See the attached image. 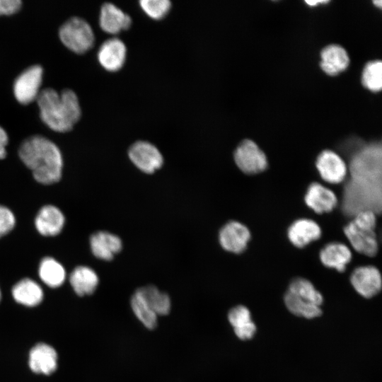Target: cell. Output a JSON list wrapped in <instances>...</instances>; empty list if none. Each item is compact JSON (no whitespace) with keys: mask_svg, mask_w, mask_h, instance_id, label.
I'll return each instance as SVG.
<instances>
[{"mask_svg":"<svg viewBox=\"0 0 382 382\" xmlns=\"http://www.w3.org/2000/svg\"><path fill=\"white\" fill-rule=\"evenodd\" d=\"M18 155L37 182L51 185L61 179L63 167L61 151L46 137L35 135L27 138L21 143Z\"/></svg>","mask_w":382,"mask_h":382,"instance_id":"6da1fadb","label":"cell"},{"mask_svg":"<svg viewBox=\"0 0 382 382\" xmlns=\"http://www.w3.org/2000/svg\"><path fill=\"white\" fill-rule=\"evenodd\" d=\"M36 100L42 120L54 131L68 132L80 119L79 101L72 90L59 93L47 88L40 91Z\"/></svg>","mask_w":382,"mask_h":382,"instance_id":"7a4b0ae2","label":"cell"},{"mask_svg":"<svg viewBox=\"0 0 382 382\" xmlns=\"http://www.w3.org/2000/svg\"><path fill=\"white\" fill-rule=\"evenodd\" d=\"M342 208L344 214L349 217H353L364 210L380 214L381 183L349 180L344 188Z\"/></svg>","mask_w":382,"mask_h":382,"instance_id":"3957f363","label":"cell"},{"mask_svg":"<svg viewBox=\"0 0 382 382\" xmlns=\"http://www.w3.org/2000/svg\"><path fill=\"white\" fill-rule=\"evenodd\" d=\"M376 226V214L370 210H364L354 215L343 230L347 240L357 252L373 257L378 250Z\"/></svg>","mask_w":382,"mask_h":382,"instance_id":"277c9868","label":"cell"},{"mask_svg":"<svg viewBox=\"0 0 382 382\" xmlns=\"http://www.w3.org/2000/svg\"><path fill=\"white\" fill-rule=\"evenodd\" d=\"M381 144L372 143L357 151L349 163L352 180L381 183Z\"/></svg>","mask_w":382,"mask_h":382,"instance_id":"5b68a950","label":"cell"},{"mask_svg":"<svg viewBox=\"0 0 382 382\" xmlns=\"http://www.w3.org/2000/svg\"><path fill=\"white\" fill-rule=\"evenodd\" d=\"M59 35L66 47L79 54L89 50L95 40L94 33L89 23L76 16L64 23L59 28Z\"/></svg>","mask_w":382,"mask_h":382,"instance_id":"8992f818","label":"cell"},{"mask_svg":"<svg viewBox=\"0 0 382 382\" xmlns=\"http://www.w3.org/2000/svg\"><path fill=\"white\" fill-rule=\"evenodd\" d=\"M234 161L238 168L246 174H257L267 167L265 153L252 140H243L234 152Z\"/></svg>","mask_w":382,"mask_h":382,"instance_id":"52a82bcc","label":"cell"},{"mask_svg":"<svg viewBox=\"0 0 382 382\" xmlns=\"http://www.w3.org/2000/svg\"><path fill=\"white\" fill-rule=\"evenodd\" d=\"M43 69L41 66H30L22 71L13 83V93L17 100L28 104L36 100L40 91Z\"/></svg>","mask_w":382,"mask_h":382,"instance_id":"ba28073f","label":"cell"},{"mask_svg":"<svg viewBox=\"0 0 382 382\" xmlns=\"http://www.w3.org/2000/svg\"><path fill=\"white\" fill-rule=\"evenodd\" d=\"M131 161L140 170L151 174L162 166L163 158L159 150L151 143L137 141L129 149Z\"/></svg>","mask_w":382,"mask_h":382,"instance_id":"9c48e42d","label":"cell"},{"mask_svg":"<svg viewBox=\"0 0 382 382\" xmlns=\"http://www.w3.org/2000/svg\"><path fill=\"white\" fill-rule=\"evenodd\" d=\"M251 237L248 227L237 221H231L222 226L219 233V241L226 251L239 254L247 248Z\"/></svg>","mask_w":382,"mask_h":382,"instance_id":"30bf717a","label":"cell"},{"mask_svg":"<svg viewBox=\"0 0 382 382\" xmlns=\"http://www.w3.org/2000/svg\"><path fill=\"white\" fill-rule=\"evenodd\" d=\"M316 166L321 178L330 184L342 183L347 173V167L343 159L331 150H324L320 153Z\"/></svg>","mask_w":382,"mask_h":382,"instance_id":"8fae6325","label":"cell"},{"mask_svg":"<svg viewBox=\"0 0 382 382\" xmlns=\"http://www.w3.org/2000/svg\"><path fill=\"white\" fill-rule=\"evenodd\" d=\"M354 289L364 298L376 296L381 289V276L379 270L373 265L357 267L350 276Z\"/></svg>","mask_w":382,"mask_h":382,"instance_id":"7c38bea8","label":"cell"},{"mask_svg":"<svg viewBox=\"0 0 382 382\" xmlns=\"http://www.w3.org/2000/svg\"><path fill=\"white\" fill-rule=\"evenodd\" d=\"M306 204L317 214L332 212L337 205L335 194L318 183H312L304 196Z\"/></svg>","mask_w":382,"mask_h":382,"instance_id":"4fadbf2b","label":"cell"},{"mask_svg":"<svg viewBox=\"0 0 382 382\" xmlns=\"http://www.w3.org/2000/svg\"><path fill=\"white\" fill-rule=\"evenodd\" d=\"M127 49L124 42L117 37L105 40L98 52L100 65L109 71L120 69L126 59Z\"/></svg>","mask_w":382,"mask_h":382,"instance_id":"5bb4252c","label":"cell"},{"mask_svg":"<svg viewBox=\"0 0 382 382\" xmlns=\"http://www.w3.org/2000/svg\"><path fill=\"white\" fill-rule=\"evenodd\" d=\"M64 224V214L58 207L52 204L42 207L35 219L37 231L45 236H54L59 234Z\"/></svg>","mask_w":382,"mask_h":382,"instance_id":"9a60e30c","label":"cell"},{"mask_svg":"<svg viewBox=\"0 0 382 382\" xmlns=\"http://www.w3.org/2000/svg\"><path fill=\"white\" fill-rule=\"evenodd\" d=\"M321 228L313 220L300 219L294 221L287 230L289 241L296 248H304L310 243L319 239Z\"/></svg>","mask_w":382,"mask_h":382,"instance_id":"2e32d148","label":"cell"},{"mask_svg":"<svg viewBox=\"0 0 382 382\" xmlns=\"http://www.w3.org/2000/svg\"><path fill=\"white\" fill-rule=\"evenodd\" d=\"M28 364L33 372L49 375L57 369V354L50 345L39 343L30 350Z\"/></svg>","mask_w":382,"mask_h":382,"instance_id":"e0dca14e","label":"cell"},{"mask_svg":"<svg viewBox=\"0 0 382 382\" xmlns=\"http://www.w3.org/2000/svg\"><path fill=\"white\" fill-rule=\"evenodd\" d=\"M134 294L157 316H166L170 313L171 302L169 296L156 286L147 285L140 287Z\"/></svg>","mask_w":382,"mask_h":382,"instance_id":"ac0fdd59","label":"cell"},{"mask_svg":"<svg viewBox=\"0 0 382 382\" xmlns=\"http://www.w3.org/2000/svg\"><path fill=\"white\" fill-rule=\"evenodd\" d=\"M93 254L98 259L111 260L122 248L120 238L108 231H98L90 237Z\"/></svg>","mask_w":382,"mask_h":382,"instance_id":"d6986e66","label":"cell"},{"mask_svg":"<svg viewBox=\"0 0 382 382\" xmlns=\"http://www.w3.org/2000/svg\"><path fill=\"white\" fill-rule=\"evenodd\" d=\"M99 21L102 30L110 34H117L127 30L132 24L130 16L111 3L102 6Z\"/></svg>","mask_w":382,"mask_h":382,"instance_id":"ffe728a7","label":"cell"},{"mask_svg":"<svg viewBox=\"0 0 382 382\" xmlns=\"http://www.w3.org/2000/svg\"><path fill=\"white\" fill-rule=\"evenodd\" d=\"M319 257L324 266L343 272L347 265L352 260V253L346 245L339 242H332L320 250Z\"/></svg>","mask_w":382,"mask_h":382,"instance_id":"44dd1931","label":"cell"},{"mask_svg":"<svg viewBox=\"0 0 382 382\" xmlns=\"http://www.w3.org/2000/svg\"><path fill=\"white\" fill-rule=\"evenodd\" d=\"M320 66L330 75H335L345 70L349 62L346 50L339 45H329L320 53Z\"/></svg>","mask_w":382,"mask_h":382,"instance_id":"7402d4cb","label":"cell"},{"mask_svg":"<svg viewBox=\"0 0 382 382\" xmlns=\"http://www.w3.org/2000/svg\"><path fill=\"white\" fill-rule=\"evenodd\" d=\"M228 319L239 339L249 340L253 337L256 326L251 320L250 313L247 307L239 305L232 308L228 311Z\"/></svg>","mask_w":382,"mask_h":382,"instance_id":"603a6c76","label":"cell"},{"mask_svg":"<svg viewBox=\"0 0 382 382\" xmlns=\"http://www.w3.org/2000/svg\"><path fill=\"white\" fill-rule=\"evenodd\" d=\"M69 282L79 296L90 295L97 288L99 282L96 272L87 266H78L71 273Z\"/></svg>","mask_w":382,"mask_h":382,"instance_id":"cb8c5ba5","label":"cell"},{"mask_svg":"<svg viewBox=\"0 0 382 382\" xmlns=\"http://www.w3.org/2000/svg\"><path fill=\"white\" fill-rule=\"evenodd\" d=\"M12 296L16 301L22 305L35 306L42 301L43 291L36 282L25 278L13 286Z\"/></svg>","mask_w":382,"mask_h":382,"instance_id":"d4e9b609","label":"cell"},{"mask_svg":"<svg viewBox=\"0 0 382 382\" xmlns=\"http://www.w3.org/2000/svg\"><path fill=\"white\" fill-rule=\"evenodd\" d=\"M40 279L48 286L57 288L66 279V271L61 263L51 257L43 258L38 269Z\"/></svg>","mask_w":382,"mask_h":382,"instance_id":"484cf974","label":"cell"},{"mask_svg":"<svg viewBox=\"0 0 382 382\" xmlns=\"http://www.w3.org/2000/svg\"><path fill=\"white\" fill-rule=\"evenodd\" d=\"M284 301L287 309L297 316L313 318L322 314L320 306L308 302L287 291Z\"/></svg>","mask_w":382,"mask_h":382,"instance_id":"4316f807","label":"cell"},{"mask_svg":"<svg viewBox=\"0 0 382 382\" xmlns=\"http://www.w3.org/2000/svg\"><path fill=\"white\" fill-rule=\"evenodd\" d=\"M288 291L299 298L318 306L323 301L322 294L316 289L310 281L304 278L297 277L294 279L289 286Z\"/></svg>","mask_w":382,"mask_h":382,"instance_id":"83f0119b","label":"cell"},{"mask_svg":"<svg viewBox=\"0 0 382 382\" xmlns=\"http://www.w3.org/2000/svg\"><path fill=\"white\" fill-rule=\"evenodd\" d=\"M363 85L370 91H379L382 87V62H369L364 68L361 76Z\"/></svg>","mask_w":382,"mask_h":382,"instance_id":"f1b7e54d","label":"cell"},{"mask_svg":"<svg viewBox=\"0 0 382 382\" xmlns=\"http://www.w3.org/2000/svg\"><path fill=\"white\" fill-rule=\"evenodd\" d=\"M131 308L137 318L149 330L157 326V316L147 308L141 301L133 294L130 299Z\"/></svg>","mask_w":382,"mask_h":382,"instance_id":"f546056e","label":"cell"},{"mask_svg":"<svg viewBox=\"0 0 382 382\" xmlns=\"http://www.w3.org/2000/svg\"><path fill=\"white\" fill-rule=\"evenodd\" d=\"M139 4L147 16L156 20L165 17L171 7V3L168 0H141Z\"/></svg>","mask_w":382,"mask_h":382,"instance_id":"4dcf8cb0","label":"cell"},{"mask_svg":"<svg viewBox=\"0 0 382 382\" xmlns=\"http://www.w3.org/2000/svg\"><path fill=\"white\" fill-rule=\"evenodd\" d=\"M16 225V217L8 207L0 204V238L8 233Z\"/></svg>","mask_w":382,"mask_h":382,"instance_id":"1f68e13d","label":"cell"},{"mask_svg":"<svg viewBox=\"0 0 382 382\" xmlns=\"http://www.w3.org/2000/svg\"><path fill=\"white\" fill-rule=\"evenodd\" d=\"M21 0H0V15H9L18 11L21 7Z\"/></svg>","mask_w":382,"mask_h":382,"instance_id":"d6a6232c","label":"cell"},{"mask_svg":"<svg viewBox=\"0 0 382 382\" xmlns=\"http://www.w3.org/2000/svg\"><path fill=\"white\" fill-rule=\"evenodd\" d=\"M8 137L6 131L0 126V159L6 156V147L8 144Z\"/></svg>","mask_w":382,"mask_h":382,"instance_id":"836d02e7","label":"cell"},{"mask_svg":"<svg viewBox=\"0 0 382 382\" xmlns=\"http://www.w3.org/2000/svg\"><path fill=\"white\" fill-rule=\"evenodd\" d=\"M328 1H322V0H313V1H306L309 6H316L317 4L327 3Z\"/></svg>","mask_w":382,"mask_h":382,"instance_id":"e575fe53","label":"cell"},{"mask_svg":"<svg viewBox=\"0 0 382 382\" xmlns=\"http://www.w3.org/2000/svg\"><path fill=\"white\" fill-rule=\"evenodd\" d=\"M373 2H374V4L375 5H376L377 6H378V7H380V8L381 7L382 1H381V0L374 1Z\"/></svg>","mask_w":382,"mask_h":382,"instance_id":"d590c367","label":"cell"},{"mask_svg":"<svg viewBox=\"0 0 382 382\" xmlns=\"http://www.w3.org/2000/svg\"><path fill=\"white\" fill-rule=\"evenodd\" d=\"M0 300H1V291H0Z\"/></svg>","mask_w":382,"mask_h":382,"instance_id":"8d00e7d4","label":"cell"}]
</instances>
